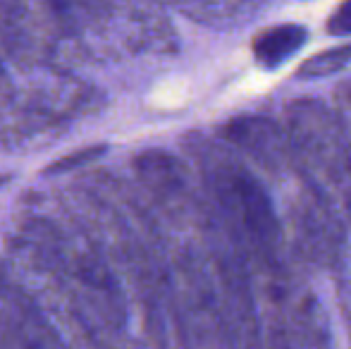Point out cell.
I'll return each mask as SVG.
<instances>
[{
  "mask_svg": "<svg viewBox=\"0 0 351 349\" xmlns=\"http://www.w3.org/2000/svg\"><path fill=\"white\" fill-rule=\"evenodd\" d=\"M194 156L227 242L241 254L251 273L263 275L268 287L285 282L291 273L285 228L258 173L239 154L206 139L196 144Z\"/></svg>",
  "mask_w": 351,
  "mask_h": 349,
  "instance_id": "1",
  "label": "cell"
},
{
  "mask_svg": "<svg viewBox=\"0 0 351 349\" xmlns=\"http://www.w3.org/2000/svg\"><path fill=\"white\" fill-rule=\"evenodd\" d=\"M282 130L291 151L294 173L304 184L335 199L351 149V130L342 115L320 98H296L285 108Z\"/></svg>",
  "mask_w": 351,
  "mask_h": 349,
  "instance_id": "2",
  "label": "cell"
},
{
  "mask_svg": "<svg viewBox=\"0 0 351 349\" xmlns=\"http://www.w3.org/2000/svg\"><path fill=\"white\" fill-rule=\"evenodd\" d=\"M285 244L301 268L335 273L347 258V223L332 196L301 182L287 215Z\"/></svg>",
  "mask_w": 351,
  "mask_h": 349,
  "instance_id": "3",
  "label": "cell"
},
{
  "mask_svg": "<svg viewBox=\"0 0 351 349\" xmlns=\"http://www.w3.org/2000/svg\"><path fill=\"white\" fill-rule=\"evenodd\" d=\"M210 275L227 349H265V328L254 292V273L227 237L213 234Z\"/></svg>",
  "mask_w": 351,
  "mask_h": 349,
  "instance_id": "4",
  "label": "cell"
},
{
  "mask_svg": "<svg viewBox=\"0 0 351 349\" xmlns=\"http://www.w3.org/2000/svg\"><path fill=\"white\" fill-rule=\"evenodd\" d=\"M175 306L182 349H227L210 268L194 252L177 258Z\"/></svg>",
  "mask_w": 351,
  "mask_h": 349,
  "instance_id": "5",
  "label": "cell"
},
{
  "mask_svg": "<svg viewBox=\"0 0 351 349\" xmlns=\"http://www.w3.org/2000/svg\"><path fill=\"white\" fill-rule=\"evenodd\" d=\"M268 294L282 318L291 349H335L330 316L308 285L289 273L285 282L268 287Z\"/></svg>",
  "mask_w": 351,
  "mask_h": 349,
  "instance_id": "6",
  "label": "cell"
},
{
  "mask_svg": "<svg viewBox=\"0 0 351 349\" xmlns=\"http://www.w3.org/2000/svg\"><path fill=\"white\" fill-rule=\"evenodd\" d=\"M220 136L254 170L282 177L294 170L282 122L265 115H239L220 127Z\"/></svg>",
  "mask_w": 351,
  "mask_h": 349,
  "instance_id": "7",
  "label": "cell"
},
{
  "mask_svg": "<svg viewBox=\"0 0 351 349\" xmlns=\"http://www.w3.org/2000/svg\"><path fill=\"white\" fill-rule=\"evenodd\" d=\"M139 173L153 196L172 218H206V206H201V201L194 196L184 168L170 154H160V151L143 154L139 158Z\"/></svg>",
  "mask_w": 351,
  "mask_h": 349,
  "instance_id": "8",
  "label": "cell"
},
{
  "mask_svg": "<svg viewBox=\"0 0 351 349\" xmlns=\"http://www.w3.org/2000/svg\"><path fill=\"white\" fill-rule=\"evenodd\" d=\"M306 41H308V29L304 24H275V27L256 34L251 41V53L263 70H278L280 65H285L291 56H296L304 48Z\"/></svg>",
  "mask_w": 351,
  "mask_h": 349,
  "instance_id": "9",
  "label": "cell"
},
{
  "mask_svg": "<svg viewBox=\"0 0 351 349\" xmlns=\"http://www.w3.org/2000/svg\"><path fill=\"white\" fill-rule=\"evenodd\" d=\"M351 65V43H342V46L328 48L323 53H315L308 60H304L296 70L299 80H325V77H332L337 72L347 70Z\"/></svg>",
  "mask_w": 351,
  "mask_h": 349,
  "instance_id": "10",
  "label": "cell"
},
{
  "mask_svg": "<svg viewBox=\"0 0 351 349\" xmlns=\"http://www.w3.org/2000/svg\"><path fill=\"white\" fill-rule=\"evenodd\" d=\"M14 311L19 316L24 349H62V342L53 335V330L43 323V318L32 306H27L24 299H14Z\"/></svg>",
  "mask_w": 351,
  "mask_h": 349,
  "instance_id": "11",
  "label": "cell"
},
{
  "mask_svg": "<svg viewBox=\"0 0 351 349\" xmlns=\"http://www.w3.org/2000/svg\"><path fill=\"white\" fill-rule=\"evenodd\" d=\"M108 151L106 144L101 146H88V149H82V151H74V154L65 156V158L56 160L53 165H48L46 168V175H56V173H70V170H77L82 168V165L91 163V160L101 158L103 154Z\"/></svg>",
  "mask_w": 351,
  "mask_h": 349,
  "instance_id": "12",
  "label": "cell"
},
{
  "mask_svg": "<svg viewBox=\"0 0 351 349\" xmlns=\"http://www.w3.org/2000/svg\"><path fill=\"white\" fill-rule=\"evenodd\" d=\"M337 275V297H339V306H342V316L347 323V333L351 340V261L344 258L342 265L335 270Z\"/></svg>",
  "mask_w": 351,
  "mask_h": 349,
  "instance_id": "13",
  "label": "cell"
},
{
  "mask_svg": "<svg viewBox=\"0 0 351 349\" xmlns=\"http://www.w3.org/2000/svg\"><path fill=\"white\" fill-rule=\"evenodd\" d=\"M335 204H337L339 213H342L344 223H347V230H351V149L347 165H344V175L337 184V191H335Z\"/></svg>",
  "mask_w": 351,
  "mask_h": 349,
  "instance_id": "14",
  "label": "cell"
},
{
  "mask_svg": "<svg viewBox=\"0 0 351 349\" xmlns=\"http://www.w3.org/2000/svg\"><path fill=\"white\" fill-rule=\"evenodd\" d=\"M265 349H291L285 326H282V318L275 306L270 309L268 321H265Z\"/></svg>",
  "mask_w": 351,
  "mask_h": 349,
  "instance_id": "15",
  "label": "cell"
},
{
  "mask_svg": "<svg viewBox=\"0 0 351 349\" xmlns=\"http://www.w3.org/2000/svg\"><path fill=\"white\" fill-rule=\"evenodd\" d=\"M325 32L330 36H351V0H342V5L330 14Z\"/></svg>",
  "mask_w": 351,
  "mask_h": 349,
  "instance_id": "16",
  "label": "cell"
},
{
  "mask_svg": "<svg viewBox=\"0 0 351 349\" xmlns=\"http://www.w3.org/2000/svg\"><path fill=\"white\" fill-rule=\"evenodd\" d=\"M347 103H349V106H351V86L347 88Z\"/></svg>",
  "mask_w": 351,
  "mask_h": 349,
  "instance_id": "17",
  "label": "cell"
}]
</instances>
